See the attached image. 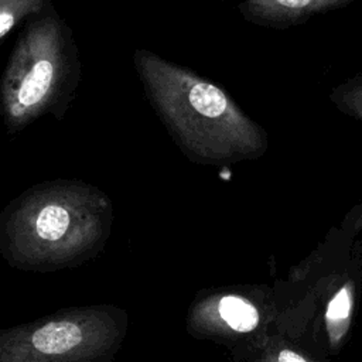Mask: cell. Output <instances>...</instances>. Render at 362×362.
I'll list each match as a JSON object with an SVG mask.
<instances>
[{"instance_id": "6da1fadb", "label": "cell", "mask_w": 362, "mask_h": 362, "mask_svg": "<svg viewBox=\"0 0 362 362\" xmlns=\"http://www.w3.org/2000/svg\"><path fill=\"white\" fill-rule=\"evenodd\" d=\"M133 66L151 109L191 163L225 167L267 151L264 127L218 83L150 49H134Z\"/></svg>"}, {"instance_id": "7a4b0ae2", "label": "cell", "mask_w": 362, "mask_h": 362, "mask_svg": "<svg viewBox=\"0 0 362 362\" xmlns=\"http://www.w3.org/2000/svg\"><path fill=\"white\" fill-rule=\"evenodd\" d=\"M112 221L106 192L82 180L58 178L27 188L7 205L1 236L23 262H59L99 246Z\"/></svg>"}, {"instance_id": "3957f363", "label": "cell", "mask_w": 362, "mask_h": 362, "mask_svg": "<svg viewBox=\"0 0 362 362\" xmlns=\"http://www.w3.org/2000/svg\"><path fill=\"white\" fill-rule=\"evenodd\" d=\"M82 78L72 28L52 1L18 33L0 83V110L8 134L44 115L62 120Z\"/></svg>"}, {"instance_id": "277c9868", "label": "cell", "mask_w": 362, "mask_h": 362, "mask_svg": "<svg viewBox=\"0 0 362 362\" xmlns=\"http://www.w3.org/2000/svg\"><path fill=\"white\" fill-rule=\"evenodd\" d=\"M102 321L90 317H65L37 327L21 342L24 355L11 362H71L102 345ZM14 351L11 354L23 352Z\"/></svg>"}, {"instance_id": "5b68a950", "label": "cell", "mask_w": 362, "mask_h": 362, "mask_svg": "<svg viewBox=\"0 0 362 362\" xmlns=\"http://www.w3.org/2000/svg\"><path fill=\"white\" fill-rule=\"evenodd\" d=\"M345 1L348 0H240L238 10L255 25L284 30Z\"/></svg>"}, {"instance_id": "8992f818", "label": "cell", "mask_w": 362, "mask_h": 362, "mask_svg": "<svg viewBox=\"0 0 362 362\" xmlns=\"http://www.w3.org/2000/svg\"><path fill=\"white\" fill-rule=\"evenodd\" d=\"M354 284H344L331 298L325 311V322L331 342L339 341L349 325L352 310H354Z\"/></svg>"}, {"instance_id": "52a82bcc", "label": "cell", "mask_w": 362, "mask_h": 362, "mask_svg": "<svg viewBox=\"0 0 362 362\" xmlns=\"http://www.w3.org/2000/svg\"><path fill=\"white\" fill-rule=\"evenodd\" d=\"M51 0H0V44L20 24L40 14Z\"/></svg>"}, {"instance_id": "ba28073f", "label": "cell", "mask_w": 362, "mask_h": 362, "mask_svg": "<svg viewBox=\"0 0 362 362\" xmlns=\"http://www.w3.org/2000/svg\"><path fill=\"white\" fill-rule=\"evenodd\" d=\"M221 318L235 331L247 332L259 324V313L252 303L239 296H225L219 300Z\"/></svg>"}, {"instance_id": "9c48e42d", "label": "cell", "mask_w": 362, "mask_h": 362, "mask_svg": "<svg viewBox=\"0 0 362 362\" xmlns=\"http://www.w3.org/2000/svg\"><path fill=\"white\" fill-rule=\"evenodd\" d=\"M276 362H311V361H308L307 358H304L303 355H300V354L296 352V351L283 348V349H280V351L277 352V355H276Z\"/></svg>"}]
</instances>
